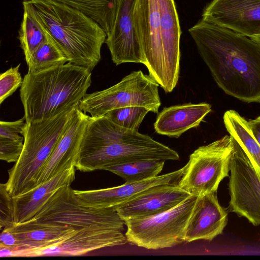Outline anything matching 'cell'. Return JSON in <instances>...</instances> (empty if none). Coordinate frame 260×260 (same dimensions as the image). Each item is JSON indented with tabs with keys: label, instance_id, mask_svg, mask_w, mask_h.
Masks as SVG:
<instances>
[{
	"label": "cell",
	"instance_id": "1",
	"mask_svg": "<svg viewBox=\"0 0 260 260\" xmlns=\"http://www.w3.org/2000/svg\"><path fill=\"white\" fill-rule=\"evenodd\" d=\"M188 31L214 80L225 93L244 102H260L258 44L203 19Z\"/></svg>",
	"mask_w": 260,
	"mask_h": 260
},
{
	"label": "cell",
	"instance_id": "2",
	"mask_svg": "<svg viewBox=\"0 0 260 260\" xmlns=\"http://www.w3.org/2000/svg\"><path fill=\"white\" fill-rule=\"evenodd\" d=\"M179 158L176 151L147 135L119 126L106 116H89L75 168L89 172L138 160Z\"/></svg>",
	"mask_w": 260,
	"mask_h": 260
},
{
	"label": "cell",
	"instance_id": "3",
	"mask_svg": "<svg viewBox=\"0 0 260 260\" xmlns=\"http://www.w3.org/2000/svg\"><path fill=\"white\" fill-rule=\"evenodd\" d=\"M91 83V71L70 62L25 75L20 89L26 122L50 118L79 107Z\"/></svg>",
	"mask_w": 260,
	"mask_h": 260
},
{
	"label": "cell",
	"instance_id": "4",
	"mask_svg": "<svg viewBox=\"0 0 260 260\" xmlns=\"http://www.w3.org/2000/svg\"><path fill=\"white\" fill-rule=\"evenodd\" d=\"M68 62L91 71L101 59L107 34L86 14L54 0H28Z\"/></svg>",
	"mask_w": 260,
	"mask_h": 260
},
{
	"label": "cell",
	"instance_id": "5",
	"mask_svg": "<svg viewBox=\"0 0 260 260\" xmlns=\"http://www.w3.org/2000/svg\"><path fill=\"white\" fill-rule=\"evenodd\" d=\"M76 108L49 119L26 122L22 152L18 160L8 170L9 177L5 183L12 198L36 187L40 172L62 135Z\"/></svg>",
	"mask_w": 260,
	"mask_h": 260
},
{
	"label": "cell",
	"instance_id": "6",
	"mask_svg": "<svg viewBox=\"0 0 260 260\" xmlns=\"http://www.w3.org/2000/svg\"><path fill=\"white\" fill-rule=\"evenodd\" d=\"M30 221L68 225L75 231L101 228L123 231L125 225L114 208H96L82 204L70 185L54 192Z\"/></svg>",
	"mask_w": 260,
	"mask_h": 260
},
{
	"label": "cell",
	"instance_id": "7",
	"mask_svg": "<svg viewBox=\"0 0 260 260\" xmlns=\"http://www.w3.org/2000/svg\"><path fill=\"white\" fill-rule=\"evenodd\" d=\"M158 86L142 71H134L109 88L86 93L79 108L93 117L104 116L113 110L129 106L144 107L157 113L161 105Z\"/></svg>",
	"mask_w": 260,
	"mask_h": 260
},
{
	"label": "cell",
	"instance_id": "8",
	"mask_svg": "<svg viewBox=\"0 0 260 260\" xmlns=\"http://www.w3.org/2000/svg\"><path fill=\"white\" fill-rule=\"evenodd\" d=\"M197 197L191 195L175 207L153 216L124 220L127 242L154 250L183 243Z\"/></svg>",
	"mask_w": 260,
	"mask_h": 260
},
{
	"label": "cell",
	"instance_id": "9",
	"mask_svg": "<svg viewBox=\"0 0 260 260\" xmlns=\"http://www.w3.org/2000/svg\"><path fill=\"white\" fill-rule=\"evenodd\" d=\"M234 140L225 135L192 153L177 185L191 195L217 192L220 182L229 176Z\"/></svg>",
	"mask_w": 260,
	"mask_h": 260
},
{
	"label": "cell",
	"instance_id": "10",
	"mask_svg": "<svg viewBox=\"0 0 260 260\" xmlns=\"http://www.w3.org/2000/svg\"><path fill=\"white\" fill-rule=\"evenodd\" d=\"M133 22L149 76L169 92L161 39L158 0H135Z\"/></svg>",
	"mask_w": 260,
	"mask_h": 260
},
{
	"label": "cell",
	"instance_id": "11",
	"mask_svg": "<svg viewBox=\"0 0 260 260\" xmlns=\"http://www.w3.org/2000/svg\"><path fill=\"white\" fill-rule=\"evenodd\" d=\"M234 140L228 184L229 209L245 217L254 226H258L260 225V178L248 155Z\"/></svg>",
	"mask_w": 260,
	"mask_h": 260
},
{
	"label": "cell",
	"instance_id": "12",
	"mask_svg": "<svg viewBox=\"0 0 260 260\" xmlns=\"http://www.w3.org/2000/svg\"><path fill=\"white\" fill-rule=\"evenodd\" d=\"M202 16L249 38L260 34V0H212Z\"/></svg>",
	"mask_w": 260,
	"mask_h": 260
},
{
	"label": "cell",
	"instance_id": "13",
	"mask_svg": "<svg viewBox=\"0 0 260 260\" xmlns=\"http://www.w3.org/2000/svg\"><path fill=\"white\" fill-rule=\"evenodd\" d=\"M88 116L79 107L74 110L62 135L38 177L36 187L75 167Z\"/></svg>",
	"mask_w": 260,
	"mask_h": 260
},
{
	"label": "cell",
	"instance_id": "14",
	"mask_svg": "<svg viewBox=\"0 0 260 260\" xmlns=\"http://www.w3.org/2000/svg\"><path fill=\"white\" fill-rule=\"evenodd\" d=\"M191 196L177 184H161L147 188L114 208L124 221L143 218L168 211Z\"/></svg>",
	"mask_w": 260,
	"mask_h": 260
},
{
	"label": "cell",
	"instance_id": "15",
	"mask_svg": "<svg viewBox=\"0 0 260 260\" xmlns=\"http://www.w3.org/2000/svg\"><path fill=\"white\" fill-rule=\"evenodd\" d=\"M127 242L125 235L120 230L84 228L57 245L30 250L28 257L79 256L103 248L123 245Z\"/></svg>",
	"mask_w": 260,
	"mask_h": 260
},
{
	"label": "cell",
	"instance_id": "16",
	"mask_svg": "<svg viewBox=\"0 0 260 260\" xmlns=\"http://www.w3.org/2000/svg\"><path fill=\"white\" fill-rule=\"evenodd\" d=\"M182 168L144 180L110 188L79 190L74 192L83 205L96 208H115L151 187L161 184H177L184 172Z\"/></svg>",
	"mask_w": 260,
	"mask_h": 260
},
{
	"label": "cell",
	"instance_id": "17",
	"mask_svg": "<svg viewBox=\"0 0 260 260\" xmlns=\"http://www.w3.org/2000/svg\"><path fill=\"white\" fill-rule=\"evenodd\" d=\"M135 2L118 0L115 25L105 42L112 60L117 66L126 62L145 63L133 26L132 14Z\"/></svg>",
	"mask_w": 260,
	"mask_h": 260
},
{
	"label": "cell",
	"instance_id": "18",
	"mask_svg": "<svg viewBox=\"0 0 260 260\" xmlns=\"http://www.w3.org/2000/svg\"><path fill=\"white\" fill-rule=\"evenodd\" d=\"M228 221V213L219 204L216 192L197 197L187 222L184 241H212L223 233Z\"/></svg>",
	"mask_w": 260,
	"mask_h": 260
},
{
	"label": "cell",
	"instance_id": "19",
	"mask_svg": "<svg viewBox=\"0 0 260 260\" xmlns=\"http://www.w3.org/2000/svg\"><path fill=\"white\" fill-rule=\"evenodd\" d=\"M161 39L169 92L176 87L180 71L181 34L174 0H158Z\"/></svg>",
	"mask_w": 260,
	"mask_h": 260
},
{
	"label": "cell",
	"instance_id": "20",
	"mask_svg": "<svg viewBox=\"0 0 260 260\" xmlns=\"http://www.w3.org/2000/svg\"><path fill=\"white\" fill-rule=\"evenodd\" d=\"M72 167L31 190L13 198L14 225L31 220L49 198L59 188L71 185L75 178Z\"/></svg>",
	"mask_w": 260,
	"mask_h": 260
},
{
	"label": "cell",
	"instance_id": "21",
	"mask_svg": "<svg viewBox=\"0 0 260 260\" xmlns=\"http://www.w3.org/2000/svg\"><path fill=\"white\" fill-rule=\"evenodd\" d=\"M211 111L210 104L187 103L164 108L154 123L156 132L177 138L187 130L197 127Z\"/></svg>",
	"mask_w": 260,
	"mask_h": 260
},
{
	"label": "cell",
	"instance_id": "22",
	"mask_svg": "<svg viewBox=\"0 0 260 260\" xmlns=\"http://www.w3.org/2000/svg\"><path fill=\"white\" fill-rule=\"evenodd\" d=\"M21 239L18 248L26 250L44 248L57 245L67 239L77 231L68 225L29 221L11 226Z\"/></svg>",
	"mask_w": 260,
	"mask_h": 260
},
{
	"label": "cell",
	"instance_id": "23",
	"mask_svg": "<svg viewBox=\"0 0 260 260\" xmlns=\"http://www.w3.org/2000/svg\"><path fill=\"white\" fill-rule=\"evenodd\" d=\"M223 121L230 135L248 155L260 178V145L252 133L249 122L237 112L232 110L224 113Z\"/></svg>",
	"mask_w": 260,
	"mask_h": 260
},
{
	"label": "cell",
	"instance_id": "24",
	"mask_svg": "<svg viewBox=\"0 0 260 260\" xmlns=\"http://www.w3.org/2000/svg\"><path fill=\"white\" fill-rule=\"evenodd\" d=\"M22 5L23 17L18 39L27 62L49 32L29 1H23Z\"/></svg>",
	"mask_w": 260,
	"mask_h": 260
},
{
	"label": "cell",
	"instance_id": "25",
	"mask_svg": "<svg viewBox=\"0 0 260 260\" xmlns=\"http://www.w3.org/2000/svg\"><path fill=\"white\" fill-rule=\"evenodd\" d=\"M54 1L78 9L92 18L103 28L107 36L112 32L117 17L118 0Z\"/></svg>",
	"mask_w": 260,
	"mask_h": 260
},
{
	"label": "cell",
	"instance_id": "26",
	"mask_svg": "<svg viewBox=\"0 0 260 260\" xmlns=\"http://www.w3.org/2000/svg\"><path fill=\"white\" fill-rule=\"evenodd\" d=\"M162 160H142L119 164L105 168L120 176L125 182L131 183L154 177L161 172L165 164Z\"/></svg>",
	"mask_w": 260,
	"mask_h": 260
},
{
	"label": "cell",
	"instance_id": "27",
	"mask_svg": "<svg viewBox=\"0 0 260 260\" xmlns=\"http://www.w3.org/2000/svg\"><path fill=\"white\" fill-rule=\"evenodd\" d=\"M67 62L60 47L48 33L45 41L35 50L26 63L28 72L36 73Z\"/></svg>",
	"mask_w": 260,
	"mask_h": 260
},
{
	"label": "cell",
	"instance_id": "28",
	"mask_svg": "<svg viewBox=\"0 0 260 260\" xmlns=\"http://www.w3.org/2000/svg\"><path fill=\"white\" fill-rule=\"evenodd\" d=\"M150 112L141 106H129L115 109L106 115L110 120L122 127L138 131L146 115Z\"/></svg>",
	"mask_w": 260,
	"mask_h": 260
},
{
	"label": "cell",
	"instance_id": "29",
	"mask_svg": "<svg viewBox=\"0 0 260 260\" xmlns=\"http://www.w3.org/2000/svg\"><path fill=\"white\" fill-rule=\"evenodd\" d=\"M19 63L0 75V104L21 87L23 79L19 72Z\"/></svg>",
	"mask_w": 260,
	"mask_h": 260
},
{
	"label": "cell",
	"instance_id": "30",
	"mask_svg": "<svg viewBox=\"0 0 260 260\" xmlns=\"http://www.w3.org/2000/svg\"><path fill=\"white\" fill-rule=\"evenodd\" d=\"M0 213L1 228L14 225L13 198L7 191L5 183L0 184Z\"/></svg>",
	"mask_w": 260,
	"mask_h": 260
},
{
	"label": "cell",
	"instance_id": "31",
	"mask_svg": "<svg viewBox=\"0 0 260 260\" xmlns=\"http://www.w3.org/2000/svg\"><path fill=\"white\" fill-rule=\"evenodd\" d=\"M26 126L24 116L14 121L0 122V138L24 141L23 136Z\"/></svg>",
	"mask_w": 260,
	"mask_h": 260
},
{
	"label": "cell",
	"instance_id": "32",
	"mask_svg": "<svg viewBox=\"0 0 260 260\" xmlns=\"http://www.w3.org/2000/svg\"><path fill=\"white\" fill-rule=\"evenodd\" d=\"M24 141L0 138V159L7 162H16L23 148Z\"/></svg>",
	"mask_w": 260,
	"mask_h": 260
},
{
	"label": "cell",
	"instance_id": "33",
	"mask_svg": "<svg viewBox=\"0 0 260 260\" xmlns=\"http://www.w3.org/2000/svg\"><path fill=\"white\" fill-rule=\"evenodd\" d=\"M19 245L20 238L12 231L11 226L4 228L1 234L0 245L16 247Z\"/></svg>",
	"mask_w": 260,
	"mask_h": 260
},
{
	"label": "cell",
	"instance_id": "34",
	"mask_svg": "<svg viewBox=\"0 0 260 260\" xmlns=\"http://www.w3.org/2000/svg\"><path fill=\"white\" fill-rule=\"evenodd\" d=\"M252 133L260 145V116L256 119L249 121Z\"/></svg>",
	"mask_w": 260,
	"mask_h": 260
},
{
	"label": "cell",
	"instance_id": "35",
	"mask_svg": "<svg viewBox=\"0 0 260 260\" xmlns=\"http://www.w3.org/2000/svg\"><path fill=\"white\" fill-rule=\"evenodd\" d=\"M249 38L260 46V34L250 37Z\"/></svg>",
	"mask_w": 260,
	"mask_h": 260
}]
</instances>
